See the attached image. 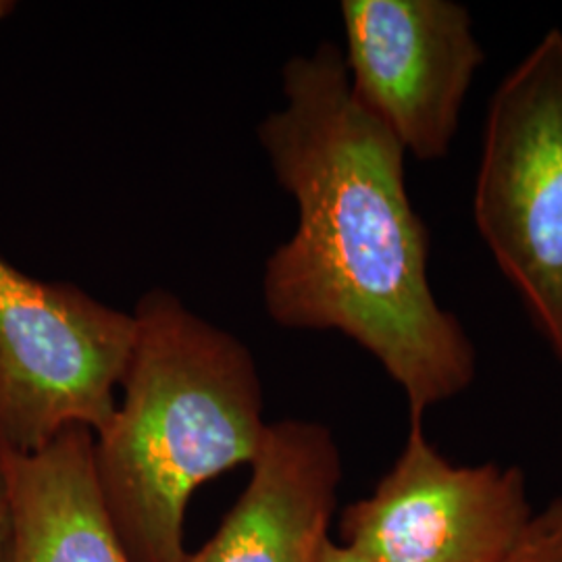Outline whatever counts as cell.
Listing matches in <instances>:
<instances>
[{"mask_svg": "<svg viewBox=\"0 0 562 562\" xmlns=\"http://www.w3.org/2000/svg\"><path fill=\"white\" fill-rule=\"evenodd\" d=\"M13 9H15V2L0 0V20H4L9 13H13Z\"/></svg>", "mask_w": 562, "mask_h": 562, "instance_id": "12", "label": "cell"}, {"mask_svg": "<svg viewBox=\"0 0 562 562\" xmlns=\"http://www.w3.org/2000/svg\"><path fill=\"white\" fill-rule=\"evenodd\" d=\"M9 542V498H7V485L0 471V562H4Z\"/></svg>", "mask_w": 562, "mask_h": 562, "instance_id": "10", "label": "cell"}, {"mask_svg": "<svg viewBox=\"0 0 562 562\" xmlns=\"http://www.w3.org/2000/svg\"><path fill=\"white\" fill-rule=\"evenodd\" d=\"M123 402L94 434L106 515L132 562H186L192 494L261 448L262 387L250 350L167 290L136 311Z\"/></svg>", "mask_w": 562, "mask_h": 562, "instance_id": "2", "label": "cell"}, {"mask_svg": "<svg viewBox=\"0 0 562 562\" xmlns=\"http://www.w3.org/2000/svg\"><path fill=\"white\" fill-rule=\"evenodd\" d=\"M344 65L362 109L417 161H440L485 60L473 20L452 0H344Z\"/></svg>", "mask_w": 562, "mask_h": 562, "instance_id": "6", "label": "cell"}, {"mask_svg": "<svg viewBox=\"0 0 562 562\" xmlns=\"http://www.w3.org/2000/svg\"><path fill=\"white\" fill-rule=\"evenodd\" d=\"M506 562H562V498H554L533 517Z\"/></svg>", "mask_w": 562, "mask_h": 562, "instance_id": "9", "label": "cell"}, {"mask_svg": "<svg viewBox=\"0 0 562 562\" xmlns=\"http://www.w3.org/2000/svg\"><path fill=\"white\" fill-rule=\"evenodd\" d=\"M250 469L217 533L186 562H322L341 483L331 429L299 419L269 423Z\"/></svg>", "mask_w": 562, "mask_h": 562, "instance_id": "7", "label": "cell"}, {"mask_svg": "<svg viewBox=\"0 0 562 562\" xmlns=\"http://www.w3.org/2000/svg\"><path fill=\"white\" fill-rule=\"evenodd\" d=\"M136 338L132 313L0 257V446L34 452L111 422Z\"/></svg>", "mask_w": 562, "mask_h": 562, "instance_id": "4", "label": "cell"}, {"mask_svg": "<svg viewBox=\"0 0 562 562\" xmlns=\"http://www.w3.org/2000/svg\"><path fill=\"white\" fill-rule=\"evenodd\" d=\"M473 217L562 362L561 30H550L490 101Z\"/></svg>", "mask_w": 562, "mask_h": 562, "instance_id": "3", "label": "cell"}, {"mask_svg": "<svg viewBox=\"0 0 562 562\" xmlns=\"http://www.w3.org/2000/svg\"><path fill=\"white\" fill-rule=\"evenodd\" d=\"M322 562H373L369 561L367 557L359 554L357 550L344 546V543L331 542L327 546L325 554H323Z\"/></svg>", "mask_w": 562, "mask_h": 562, "instance_id": "11", "label": "cell"}, {"mask_svg": "<svg viewBox=\"0 0 562 562\" xmlns=\"http://www.w3.org/2000/svg\"><path fill=\"white\" fill-rule=\"evenodd\" d=\"M9 498L4 562H132L106 515L94 434L69 427L41 450L0 446Z\"/></svg>", "mask_w": 562, "mask_h": 562, "instance_id": "8", "label": "cell"}, {"mask_svg": "<svg viewBox=\"0 0 562 562\" xmlns=\"http://www.w3.org/2000/svg\"><path fill=\"white\" fill-rule=\"evenodd\" d=\"M283 99L259 142L299 225L265 267L267 313L288 329L357 341L423 422L475 382L477 350L434 294L431 234L406 190V153L355 101L334 42L285 63Z\"/></svg>", "mask_w": 562, "mask_h": 562, "instance_id": "1", "label": "cell"}, {"mask_svg": "<svg viewBox=\"0 0 562 562\" xmlns=\"http://www.w3.org/2000/svg\"><path fill=\"white\" fill-rule=\"evenodd\" d=\"M533 517L519 467L454 464L411 419L392 469L341 513L340 543L373 562H506Z\"/></svg>", "mask_w": 562, "mask_h": 562, "instance_id": "5", "label": "cell"}]
</instances>
